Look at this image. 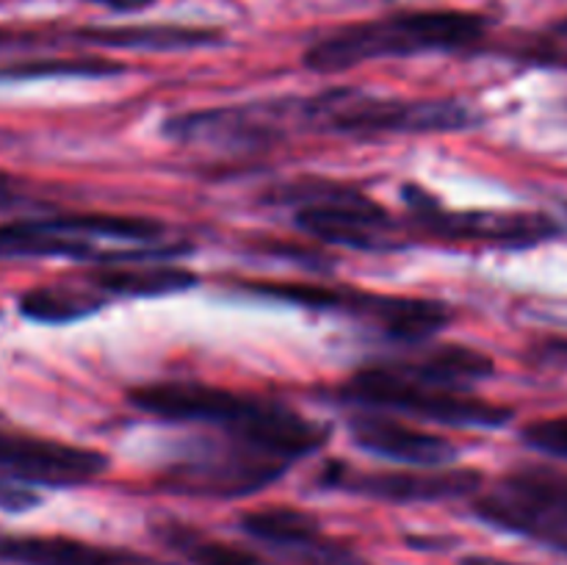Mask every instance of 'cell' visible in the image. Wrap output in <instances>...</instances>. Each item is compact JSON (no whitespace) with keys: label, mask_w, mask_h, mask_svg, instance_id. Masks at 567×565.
<instances>
[{"label":"cell","mask_w":567,"mask_h":565,"mask_svg":"<svg viewBox=\"0 0 567 565\" xmlns=\"http://www.w3.org/2000/svg\"><path fill=\"white\" fill-rule=\"evenodd\" d=\"M127 402L161 421L216 427L225 435L244 438L288 463H299L324 443V427L305 419L288 404L208 382H147L131 388Z\"/></svg>","instance_id":"6da1fadb"},{"label":"cell","mask_w":567,"mask_h":565,"mask_svg":"<svg viewBox=\"0 0 567 565\" xmlns=\"http://www.w3.org/2000/svg\"><path fill=\"white\" fill-rule=\"evenodd\" d=\"M487 33V20L474 11L424 9L399 11L343 25L327 33L305 50L302 61L308 70L330 72L352 70L380 59H408L421 53H457L480 44Z\"/></svg>","instance_id":"7a4b0ae2"},{"label":"cell","mask_w":567,"mask_h":565,"mask_svg":"<svg viewBox=\"0 0 567 565\" xmlns=\"http://www.w3.org/2000/svg\"><path fill=\"white\" fill-rule=\"evenodd\" d=\"M291 125L343 136H391V133H452L476 122L454 100H408L332 89L316 97L286 100Z\"/></svg>","instance_id":"3957f363"},{"label":"cell","mask_w":567,"mask_h":565,"mask_svg":"<svg viewBox=\"0 0 567 565\" xmlns=\"http://www.w3.org/2000/svg\"><path fill=\"white\" fill-rule=\"evenodd\" d=\"M341 399L360 410L404 413L413 419L476 430H498L513 419V410L504 404L476 397L471 388H452L415 374L404 363H377L354 371L341 386Z\"/></svg>","instance_id":"277c9868"},{"label":"cell","mask_w":567,"mask_h":565,"mask_svg":"<svg viewBox=\"0 0 567 565\" xmlns=\"http://www.w3.org/2000/svg\"><path fill=\"white\" fill-rule=\"evenodd\" d=\"M249 291L260 297L282 299L313 310L354 316L382 336L402 343H421L437 336L452 321V308L446 302L424 297H402V294H371L360 288H336L324 282H282L252 280Z\"/></svg>","instance_id":"5b68a950"},{"label":"cell","mask_w":567,"mask_h":565,"mask_svg":"<svg viewBox=\"0 0 567 565\" xmlns=\"http://www.w3.org/2000/svg\"><path fill=\"white\" fill-rule=\"evenodd\" d=\"M291 463L277 454L225 435L221 441H205L192 452L181 454L166 465L158 487L166 493L199 499H241L275 485Z\"/></svg>","instance_id":"8992f818"},{"label":"cell","mask_w":567,"mask_h":565,"mask_svg":"<svg viewBox=\"0 0 567 565\" xmlns=\"http://www.w3.org/2000/svg\"><path fill=\"white\" fill-rule=\"evenodd\" d=\"M415 227L426 236L454 244H480L496 249H529L554 242L563 227L540 210H452L430 192L404 186Z\"/></svg>","instance_id":"52a82bcc"},{"label":"cell","mask_w":567,"mask_h":565,"mask_svg":"<svg viewBox=\"0 0 567 565\" xmlns=\"http://www.w3.org/2000/svg\"><path fill=\"white\" fill-rule=\"evenodd\" d=\"M291 199L299 203L297 225L319 242L365 253L399 247L391 210L358 188L338 183H302Z\"/></svg>","instance_id":"ba28073f"},{"label":"cell","mask_w":567,"mask_h":565,"mask_svg":"<svg viewBox=\"0 0 567 565\" xmlns=\"http://www.w3.org/2000/svg\"><path fill=\"white\" fill-rule=\"evenodd\" d=\"M109 471L97 449L0 427V482L20 487H78Z\"/></svg>","instance_id":"9c48e42d"},{"label":"cell","mask_w":567,"mask_h":565,"mask_svg":"<svg viewBox=\"0 0 567 565\" xmlns=\"http://www.w3.org/2000/svg\"><path fill=\"white\" fill-rule=\"evenodd\" d=\"M319 482L332 491L377 499L391 504H432L474 496L485 476L476 469H415V471H363L347 463H330Z\"/></svg>","instance_id":"30bf717a"},{"label":"cell","mask_w":567,"mask_h":565,"mask_svg":"<svg viewBox=\"0 0 567 565\" xmlns=\"http://www.w3.org/2000/svg\"><path fill=\"white\" fill-rule=\"evenodd\" d=\"M286 131L288 127L277 111V103L186 111L164 122V133L177 142L241 144V147L271 144L286 136Z\"/></svg>","instance_id":"8fae6325"},{"label":"cell","mask_w":567,"mask_h":565,"mask_svg":"<svg viewBox=\"0 0 567 565\" xmlns=\"http://www.w3.org/2000/svg\"><path fill=\"white\" fill-rule=\"evenodd\" d=\"M349 432L363 452L415 465V469L446 465L460 454V449L449 438L404 424L399 415L382 413V410H358L349 415Z\"/></svg>","instance_id":"7c38bea8"},{"label":"cell","mask_w":567,"mask_h":565,"mask_svg":"<svg viewBox=\"0 0 567 565\" xmlns=\"http://www.w3.org/2000/svg\"><path fill=\"white\" fill-rule=\"evenodd\" d=\"M0 563L6 565H169L131 548L97 546L64 535L0 532Z\"/></svg>","instance_id":"4fadbf2b"},{"label":"cell","mask_w":567,"mask_h":565,"mask_svg":"<svg viewBox=\"0 0 567 565\" xmlns=\"http://www.w3.org/2000/svg\"><path fill=\"white\" fill-rule=\"evenodd\" d=\"M20 258H72L114 264L116 253H100L97 244L83 238L70 225V216H48V219H14L0 222V260Z\"/></svg>","instance_id":"5bb4252c"},{"label":"cell","mask_w":567,"mask_h":565,"mask_svg":"<svg viewBox=\"0 0 567 565\" xmlns=\"http://www.w3.org/2000/svg\"><path fill=\"white\" fill-rule=\"evenodd\" d=\"M474 513L496 530L529 537V541L543 543V546L567 557V518L554 510L540 507L520 493L509 491V487L498 485L493 493L476 499Z\"/></svg>","instance_id":"9a60e30c"},{"label":"cell","mask_w":567,"mask_h":565,"mask_svg":"<svg viewBox=\"0 0 567 565\" xmlns=\"http://www.w3.org/2000/svg\"><path fill=\"white\" fill-rule=\"evenodd\" d=\"M75 39L97 48L116 50H197L214 48L225 42V33L205 25H169V22H155V25H94L75 31Z\"/></svg>","instance_id":"2e32d148"},{"label":"cell","mask_w":567,"mask_h":565,"mask_svg":"<svg viewBox=\"0 0 567 565\" xmlns=\"http://www.w3.org/2000/svg\"><path fill=\"white\" fill-rule=\"evenodd\" d=\"M89 282L105 297H166L199 286V277L186 266L136 260L131 266L105 264L89 275Z\"/></svg>","instance_id":"e0dca14e"},{"label":"cell","mask_w":567,"mask_h":565,"mask_svg":"<svg viewBox=\"0 0 567 565\" xmlns=\"http://www.w3.org/2000/svg\"><path fill=\"white\" fill-rule=\"evenodd\" d=\"M241 532L249 537L260 541L264 546L277 548V552L299 554L302 548L313 546L321 537V524L313 513L299 507H288V504H275V507L249 510L238 518Z\"/></svg>","instance_id":"ac0fdd59"},{"label":"cell","mask_w":567,"mask_h":565,"mask_svg":"<svg viewBox=\"0 0 567 565\" xmlns=\"http://www.w3.org/2000/svg\"><path fill=\"white\" fill-rule=\"evenodd\" d=\"M105 302V294L97 291L92 282L86 286H37L28 288L20 297V314L37 325H70V321L86 319L97 314Z\"/></svg>","instance_id":"d6986e66"},{"label":"cell","mask_w":567,"mask_h":565,"mask_svg":"<svg viewBox=\"0 0 567 565\" xmlns=\"http://www.w3.org/2000/svg\"><path fill=\"white\" fill-rule=\"evenodd\" d=\"M410 371L430 380L443 382L452 388H471L474 382L493 377L496 363L487 352H480L474 347H463V343H441V347L426 349L415 360H404Z\"/></svg>","instance_id":"ffe728a7"},{"label":"cell","mask_w":567,"mask_h":565,"mask_svg":"<svg viewBox=\"0 0 567 565\" xmlns=\"http://www.w3.org/2000/svg\"><path fill=\"white\" fill-rule=\"evenodd\" d=\"M155 535L177 552L181 557L188 559V565H264L258 554L249 548L233 546V543L214 541L205 532L194 530V526L181 524V521H166V524L155 526Z\"/></svg>","instance_id":"44dd1931"},{"label":"cell","mask_w":567,"mask_h":565,"mask_svg":"<svg viewBox=\"0 0 567 565\" xmlns=\"http://www.w3.org/2000/svg\"><path fill=\"white\" fill-rule=\"evenodd\" d=\"M127 66L100 55H66V59H28L0 66V81H39V78H111Z\"/></svg>","instance_id":"7402d4cb"},{"label":"cell","mask_w":567,"mask_h":565,"mask_svg":"<svg viewBox=\"0 0 567 565\" xmlns=\"http://www.w3.org/2000/svg\"><path fill=\"white\" fill-rule=\"evenodd\" d=\"M520 438L535 452L567 460V415H551V419L532 421V424L524 427Z\"/></svg>","instance_id":"603a6c76"},{"label":"cell","mask_w":567,"mask_h":565,"mask_svg":"<svg viewBox=\"0 0 567 565\" xmlns=\"http://www.w3.org/2000/svg\"><path fill=\"white\" fill-rule=\"evenodd\" d=\"M293 565H371L369 559L360 557L352 546L341 541H332V537L321 535L313 546L302 548L299 554H293Z\"/></svg>","instance_id":"cb8c5ba5"},{"label":"cell","mask_w":567,"mask_h":565,"mask_svg":"<svg viewBox=\"0 0 567 565\" xmlns=\"http://www.w3.org/2000/svg\"><path fill=\"white\" fill-rule=\"evenodd\" d=\"M537 355L540 358H546L548 363H559V366H567V338H548V341H543L540 347H537Z\"/></svg>","instance_id":"d4e9b609"},{"label":"cell","mask_w":567,"mask_h":565,"mask_svg":"<svg viewBox=\"0 0 567 565\" xmlns=\"http://www.w3.org/2000/svg\"><path fill=\"white\" fill-rule=\"evenodd\" d=\"M86 3H97L103 9L116 11V14H131V11H142L153 6L155 0H86Z\"/></svg>","instance_id":"484cf974"},{"label":"cell","mask_w":567,"mask_h":565,"mask_svg":"<svg viewBox=\"0 0 567 565\" xmlns=\"http://www.w3.org/2000/svg\"><path fill=\"white\" fill-rule=\"evenodd\" d=\"M25 203H28L25 194H20L11 183H6L3 177H0V210H14Z\"/></svg>","instance_id":"4316f807"},{"label":"cell","mask_w":567,"mask_h":565,"mask_svg":"<svg viewBox=\"0 0 567 565\" xmlns=\"http://www.w3.org/2000/svg\"><path fill=\"white\" fill-rule=\"evenodd\" d=\"M460 565H526V563H515V559H504V557H491V554H468V557L460 559Z\"/></svg>","instance_id":"83f0119b"},{"label":"cell","mask_w":567,"mask_h":565,"mask_svg":"<svg viewBox=\"0 0 567 565\" xmlns=\"http://www.w3.org/2000/svg\"><path fill=\"white\" fill-rule=\"evenodd\" d=\"M535 59L543 61V64L565 66V70H567V53H565V50H546V53H537Z\"/></svg>","instance_id":"f1b7e54d"},{"label":"cell","mask_w":567,"mask_h":565,"mask_svg":"<svg viewBox=\"0 0 567 565\" xmlns=\"http://www.w3.org/2000/svg\"><path fill=\"white\" fill-rule=\"evenodd\" d=\"M3 42H9V33L0 31V44H3Z\"/></svg>","instance_id":"f546056e"}]
</instances>
